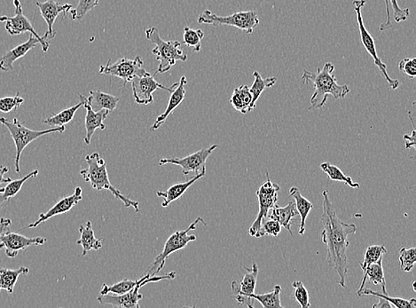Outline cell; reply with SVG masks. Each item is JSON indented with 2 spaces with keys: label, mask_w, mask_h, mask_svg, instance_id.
Segmentation results:
<instances>
[{
  "label": "cell",
  "mask_w": 416,
  "mask_h": 308,
  "mask_svg": "<svg viewBox=\"0 0 416 308\" xmlns=\"http://www.w3.org/2000/svg\"><path fill=\"white\" fill-rule=\"evenodd\" d=\"M322 196V240L327 248V262L329 267L339 274V280L337 284L341 287L346 288V277L348 272V264H347V248L350 244L348 237L350 235L355 234L357 227L355 224L341 221L337 216L335 207L330 201L327 190H324Z\"/></svg>",
  "instance_id": "1"
},
{
  "label": "cell",
  "mask_w": 416,
  "mask_h": 308,
  "mask_svg": "<svg viewBox=\"0 0 416 308\" xmlns=\"http://www.w3.org/2000/svg\"><path fill=\"white\" fill-rule=\"evenodd\" d=\"M335 66L332 62H326L322 68H318L315 72L303 71V84L313 85L314 93L311 97V107L309 110L322 109L325 106L329 95L334 99H343L350 93V88L347 85L337 83L336 78L333 74Z\"/></svg>",
  "instance_id": "2"
},
{
  "label": "cell",
  "mask_w": 416,
  "mask_h": 308,
  "mask_svg": "<svg viewBox=\"0 0 416 308\" xmlns=\"http://www.w3.org/2000/svg\"><path fill=\"white\" fill-rule=\"evenodd\" d=\"M85 161L87 163V168L82 170L80 175L85 182L90 183L91 188L99 191L109 190L114 198L124 203L126 208L133 207L136 212H140L139 202L126 198L111 184L107 163L99 153L94 152L85 156Z\"/></svg>",
  "instance_id": "3"
},
{
  "label": "cell",
  "mask_w": 416,
  "mask_h": 308,
  "mask_svg": "<svg viewBox=\"0 0 416 308\" xmlns=\"http://www.w3.org/2000/svg\"><path fill=\"white\" fill-rule=\"evenodd\" d=\"M146 38L156 45L152 54L159 61V66L155 74L166 73L175 66L177 61H188V55L182 50L181 43L178 41H163L156 27L146 29Z\"/></svg>",
  "instance_id": "4"
},
{
  "label": "cell",
  "mask_w": 416,
  "mask_h": 308,
  "mask_svg": "<svg viewBox=\"0 0 416 308\" xmlns=\"http://www.w3.org/2000/svg\"><path fill=\"white\" fill-rule=\"evenodd\" d=\"M0 123L6 126L9 131L10 134L14 140L16 147L15 155V172L19 173L21 172V167H20V161H21V156L25 147L29 145L35 140L38 139L47 134L54 133H64L65 126L52 127L51 129L35 131L29 129L24 124L20 122L17 119H14L12 121L5 119V117H0Z\"/></svg>",
  "instance_id": "5"
},
{
  "label": "cell",
  "mask_w": 416,
  "mask_h": 308,
  "mask_svg": "<svg viewBox=\"0 0 416 308\" xmlns=\"http://www.w3.org/2000/svg\"><path fill=\"white\" fill-rule=\"evenodd\" d=\"M199 223H202L205 226H207L205 219L202 217H198L194 222L185 230L176 231L174 234L170 235L165 242V247H163L161 254L157 255L151 265H150L147 273L154 275H157L165 267V262L170 255L175 254V252L181 251L188 247L189 242L196 240L195 235H189V232L195 230L196 227Z\"/></svg>",
  "instance_id": "6"
},
{
  "label": "cell",
  "mask_w": 416,
  "mask_h": 308,
  "mask_svg": "<svg viewBox=\"0 0 416 308\" xmlns=\"http://www.w3.org/2000/svg\"><path fill=\"white\" fill-rule=\"evenodd\" d=\"M199 24L214 26H232L247 34H253L254 29L260 24L257 12L242 11L228 16H218L213 14L211 10H205L198 17Z\"/></svg>",
  "instance_id": "7"
},
{
  "label": "cell",
  "mask_w": 416,
  "mask_h": 308,
  "mask_svg": "<svg viewBox=\"0 0 416 308\" xmlns=\"http://www.w3.org/2000/svg\"><path fill=\"white\" fill-rule=\"evenodd\" d=\"M366 0H353V6H355V11L356 13L357 22H358V28L360 36V41L364 47L365 50L370 57H372L373 61L376 67L378 68L380 72L382 75V77L385 78V80L388 82L389 86L391 87L392 89H398L401 83L398 80H393L389 76L387 72V66L381 60V58L378 57V51H376V42L374 38L372 37L371 34H369L368 29H366L364 24V21L362 18V8L366 5Z\"/></svg>",
  "instance_id": "8"
},
{
  "label": "cell",
  "mask_w": 416,
  "mask_h": 308,
  "mask_svg": "<svg viewBox=\"0 0 416 308\" xmlns=\"http://www.w3.org/2000/svg\"><path fill=\"white\" fill-rule=\"evenodd\" d=\"M176 273L174 271L165 275H154V277H147L142 283L136 285L132 291L122 295L107 294L105 296H100L97 300L101 305H110L113 307L119 308H140V301L143 299V295L140 293V290L149 283H156L163 280H174Z\"/></svg>",
  "instance_id": "9"
},
{
  "label": "cell",
  "mask_w": 416,
  "mask_h": 308,
  "mask_svg": "<svg viewBox=\"0 0 416 308\" xmlns=\"http://www.w3.org/2000/svg\"><path fill=\"white\" fill-rule=\"evenodd\" d=\"M267 180L255 192L260 203V210L257 218H255L251 227L248 229V234L251 237L260 238V230L262 222L265 219L268 218L270 210L277 204L278 192L280 191V186L277 183L272 182L269 175L267 173Z\"/></svg>",
  "instance_id": "10"
},
{
  "label": "cell",
  "mask_w": 416,
  "mask_h": 308,
  "mask_svg": "<svg viewBox=\"0 0 416 308\" xmlns=\"http://www.w3.org/2000/svg\"><path fill=\"white\" fill-rule=\"evenodd\" d=\"M14 5L15 8V15L13 17L2 15L0 16V22H4L6 31L11 36H17L24 34H29L34 35L39 41V44L42 45V50L44 52L48 51L50 47V43L48 42V34H45L41 37L37 32H36L34 25L29 22V20L26 17L22 11V6L20 0H14Z\"/></svg>",
  "instance_id": "11"
},
{
  "label": "cell",
  "mask_w": 416,
  "mask_h": 308,
  "mask_svg": "<svg viewBox=\"0 0 416 308\" xmlns=\"http://www.w3.org/2000/svg\"><path fill=\"white\" fill-rule=\"evenodd\" d=\"M100 73L119 78L126 85L137 77L146 76L149 72L144 68L142 57H137L133 60L122 58L114 64H111V60H109L106 65H101Z\"/></svg>",
  "instance_id": "12"
},
{
  "label": "cell",
  "mask_w": 416,
  "mask_h": 308,
  "mask_svg": "<svg viewBox=\"0 0 416 308\" xmlns=\"http://www.w3.org/2000/svg\"><path fill=\"white\" fill-rule=\"evenodd\" d=\"M217 144H214L207 149H202L198 150L191 155L182 157H172V159H163L160 160L159 166H163L165 165H173L180 166L182 168V173L185 176H188L190 173H194L195 175H198L202 170L206 169V161L208 157L211 155V153L217 149Z\"/></svg>",
  "instance_id": "13"
},
{
  "label": "cell",
  "mask_w": 416,
  "mask_h": 308,
  "mask_svg": "<svg viewBox=\"0 0 416 308\" xmlns=\"http://www.w3.org/2000/svg\"><path fill=\"white\" fill-rule=\"evenodd\" d=\"M132 88L134 100L135 103L140 105H147L154 103L153 94L157 89L172 93L178 86L179 83L173 84L172 86L165 87L156 80L155 77L149 73L146 76L137 77L132 81Z\"/></svg>",
  "instance_id": "14"
},
{
  "label": "cell",
  "mask_w": 416,
  "mask_h": 308,
  "mask_svg": "<svg viewBox=\"0 0 416 308\" xmlns=\"http://www.w3.org/2000/svg\"><path fill=\"white\" fill-rule=\"evenodd\" d=\"M47 242V239L45 237L31 238L8 230L0 235V249H5L6 257L15 258L20 251H25L31 247H39Z\"/></svg>",
  "instance_id": "15"
},
{
  "label": "cell",
  "mask_w": 416,
  "mask_h": 308,
  "mask_svg": "<svg viewBox=\"0 0 416 308\" xmlns=\"http://www.w3.org/2000/svg\"><path fill=\"white\" fill-rule=\"evenodd\" d=\"M246 273L239 284L237 281H232L231 287L232 293L235 294V300L242 306L247 307H254V300L251 296L255 293V286H257L258 267V265L254 263L251 268L245 267Z\"/></svg>",
  "instance_id": "16"
},
{
  "label": "cell",
  "mask_w": 416,
  "mask_h": 308,
  "mask_svg": "<svg viewBox=\"0 0 416 308\" xmlns=\"http://www.w3.org/2000/svg\"><path fill=\"white\" fill-rule=\"evenodd\" d=\"M80 101H83V107L87 110V116H85L84 126H85V134L84 143L87 145H90L91 138H93L95 131L101 129L104 131L106 129L105 126L104 120L109 117L110 110H101L99 111H95L91 109L89 101L87 97H84V95H80Z\"/></svg>",
  "instance_id": "17"
},
{
  "label": "cell",
  "mask_w": 416,
  "mask_h": 308,
  "mask_svg": "<svg viewBox=\"0 0 416 308\" xmlns=\"http://www.w3.org/2000/svg\"><path fill=\"white\" fill-rule=\"evenodd\" d=\"M82 199H83V190H82L80 186H77L73 195L61 199L60 201L52 206L49 211L45 212V214L39 215L38 221L31 223V224L28 225L27 228H37L38 226L42 224V223H45L48 221V219L55 217V216L67 214V212L71 211V210L73 209Z\"/></svg>",
  "instance_id": "18"
},
{
  "label": "cell",
  "mask_w": 416,
  "mask_h": 308,
  "mask_svg": "<svg viewBox=\"0 0 416 308\" xmlns=\"http://www.w3.org/2000/svg\"><path fill=\"white\" fill-rule=\"evenodd\" d=\"M36 6L40 11L42 17L47 22L48 39H54L57 36V31L54 29L55 21L61 14L64 15V17H65L68 13L70 12L72 5L61 4L54 0H47L45 2L37 1Z\"/></svg>",
  "instance_id": "19"
},
{
  "label": "cell",
  "mask_w": 416,
  "mask_h": 308,
  "mask_svg": "<svg viewBox=\"0 0 416 308\" xmlns=\"http://www.w3.org/2000/svg\"><path fill=\"white\" fill-rule=\"evenodd\" d=\"M188 85V80L185 76L181 77L179 82L178 86L176 87L175 89L170 93V97L167 105L165 112L157 117L156 120L154 122L150 131L151 132H156L160 127L165 123V121L168 117L174 112L177 108L181 105L182 101H184L186 97V86Z\"/></svg>",
  "instance_id": "20"
},
{
  "label": "cell",
  "mask_w": 416,
  "mask_h": 308,
  "mask_svg": "<svg viewBox=\"0 0 416 308\" xmlns=\"http://www.w3.org/2000/svg\"><path fill=\"white\" fill-rule=\"evenodd\" d=\"M39 41L34 35H29L27 41L24 42L17 47L6 52L1 58H0V71L8 72L13 70L14 64L20 58L24 57L31 49L37 47Z\"/></svg>",
  "instance_id": "21"
},
{
  "label": "cell",
  "mask_w": 416,
  "mask_h": 308,
  "mask_svg": "<svg viewBox=\"0 0 416 308\" xmlns=\"http://www.w3.org/2000/svg\"><path fill=\"white\" fill-rule=\"evenodd\" d=\"M206 175V169L202 170L198 175H195L192 179L186 180V182L177 183L175 185L170 186L165 191H157L156 195L158 198L163 199L162 206L163 208L168 207L172 203L181 198L186 194L190 186L194 185L198 180L204 178Z\"/></svg>",
  "instance_id": "22"
},
{
  "label": "cell",
  "mask_w": 416,
  "mask_h": 308,
  "mask_svg": "<svg viewBox=\"0 0 416 308\" xmlns=\"http://www.w3.org/2000/svg\"><path fill=\"white\" fill-rule=\"evenodd\" d=\"M299 214H298L296 205L294 201L289 202L284 207H280L279 205H275L273 208L270 210L268 218L274 219L280 223L281 226L286 229L290 233V235H293L292 230H291V226L293 225L295 219H296Z\"/></svg>",
  "instance_id": "23"
},
{
  "label": "cell",
  "mask_w": 416,
  "mask_h": 308,
  "mask_svg": "<svg viewBox=\"0 0 416 308\" xmlns=\"http://www.w3.org/2000/svg\"><path fill=\"white\" fill-rule=\"evenodd\" d=\"M80 238L77 241V244L83 248L82 256H85L91 251H99L103 248L104 239H97L95 237L93 224L90 221L85 226H80Z\"/></svg>",
  "instance_id": "24"
},
{
  "label": "cell",
  "mask_w": 416,
  "mask_h": 308,
  "mask_svg": "<svg viewBox=\"0 0 416 308\" xmlns=\"http://www.w3.org/2000/svg\"><path fill=\"white\" fill-rule=\"evenodd\" d=\"M290 198H293L295 200V205L298 212V214L300 216V225L299 229H298V234L304 235L306 232V221L309 215L310 212L313 209V205L312 203L304 198L299 191V189L296 186H292L290 190Z\"/></svg>",
  "instance_id": "25"
},
{
  "label": "cell",
  "mask_w": 416,
  "mask_h": 308,
  "mask_svg": "<svg viewBox=\"0 0 416 308\" xmlns=\"http://www.w3.org/2000/svg\"><path fill=\"white\" fill-rule=\"evenodd\" d=\"M91 109L95 111L107 110L113 111L117 109L119 103V98L112 94L103 93L100 90L90 91V96L87 97Z\"/></svg>",
  "instance_id": "26"
},
{
  "label": "cell",
  "mask_w": 416,
  "mask_h": 308,
  "mask_svg": "<svg viewBox=\"0 0 416 308\" xmlns=\"http://www.w3.org/2000/svg\"><path fill=\"white\" fill-rule=\"evenodd\" d=\"M254 82L250 87V91L252 95V100L248 111H252L255 109L258 99H260L261 94L267 88L274 87L277 82V78L271 77L263 78L261 77L260 72H253Z\"/></svg>",
  "instance_id": "27"
},
{
  "label": "cell",
  "mask_w": 416,
  "mask_h": 308,
  "mask_svg": "<svg viewBox=\"0 0 416 308\" xmlns=\"http://www.w3.org/2000/svg\"><path fill=\"white\" fill-rule=\"evenodd\" d=\"M29 268L21 267L18 270H8L3 268L0 270V291H6L9 294L14 293V289L19 277L22 274H28Z\"/></svg>",
  "instance_id": "28"
},
{
  "label": "cell",
  "mask_w": 416,
  "mask_h": 308,
  "mask_svg": "<svg viewBox=\"0 0 416 308\" xmlns=\"http://www.w3.org/2000/svg\"><path fill=\"white\" fill-rule=\"evenodd\" d=\"M251 100L252 95L250 87L246 85H242V86L235 88L234 90L230 99V104L239 112L247 114L250 112L248 110H250Z\"/></svg>",
  "instance_id": "29"
},
{
  "label": "cell",
  "mask_w": 416,
  "mask_h": 308,
  "mask_svg": "<svg viewBox=\"0 0 416 308\" xmlns=\"http://www.w3.org/2000/svg\"><path fill=\"white\" fill-rule=\"evenodd\" d=\"M364 275H363L362 284H360L359 290L357 291V296H359L360 293L364 289L366 279H369L370 283L375 285H386L385 277V271H383L382 262L379 261L376 263H373L366 267L364 270Z\"/></svg>",
  "instance_id": "30"
},
{
  "label": "cell",
  "mask_w": 416,
  "mask_h": 308,
  "mask_svg": "<svg viewBox=\"0 0 416 308\" xmlns=\"http://www.w3.org/2000/svg\"><path fill=\"white\" fill-rule=\"evenodd\" d=\"M38 175V170H34L31 173H29L28 175L22 177V179L11 180L8 183V185L3 188V191L0 193V211L3 207V205H5V203L8 202L9 200H11L13 198H15L16 195L18 194L24 186V183L27 182L28 179L31 178H35Z\"/></svg>",
  "instance_id": "31"
},
{
  "label": "cell",
  "mask_w": 416,
  "mask_h": 308,
  "mask_svg": "<svg viewBox=\"0 0 416 308\" xmlns=\"http://www.w3.org/2000/svg\"><path fill=\"white\" fill-rule=\"evenodd\" d=\"M386 8V21L380 25V31H385L386 29L392 27L391 11H389V4L391 3L393 9V19L396 22H405L408 19L410 11L409 8H401L398 4V0H385Z\"/></svg>",
  "instance_id": "32"
},
{
  "label": "cell",
  "mask_w": 416,
  "mask_h": 308,
  "mask_svg": "<svg viewBox=\"0 0 416 308\" xmlns=\"http://www.w3.org/2000/svg\"><path fill=\"white\" fill-rule=\"evenodd\" d=\"M149 277H151V274L147 273L142 278H140L139 280L136 281L124 279L119 281V283L113 285H107L106 284H104L100 291V295L101 296H105V295L107 294L122 295L126 293L128 291H132L136 285L142 283L143 280L147 279V278Z\"/></svg>",
  "instance_id": "33"
},
{
  "label": "cell",
  "mask_w": 416,
  "mask_h": 308,
  "mask_svg": "<svg viewBox=\"0 0 416 308\" xmlns=\"http://www.w3.org/2000/svg\"><path fill=\"white\" fill-rule=\"evenodd\" d=\"M83 101H80V103L75 105V106L68 108V109L64 110L57 115L48 117L47 119L43 120V123L48 124L51 127L65 126L73 120L75 114L81 107H83Z\"/></svg>",
  "instance_id": "34"
},
{
  "label": "cell",
  "mask_w": 416,
  "mask_h": 308,
  "mask_svg": "<svg viewBox=\"0 0 416 308\" xmlns=\"http://www.w3.org/2000/svg\"><path fill=\"white\" fill-rule=\"evenodd\" d=\"M281 287L280 285H275L274 289L271 293L264 294H252L251 298L258 301L264 308H284L281 303Z\"/></svg>",
  "instance_id": "35"
},
{
  "label": "cell",
  "mask_w": 416,
  "mask_h": 308,
  "mask_svg": "<svg viewBox=\"0 0 416 308\" xmlns=\"http://www.w3.org/2000/svg\"><path fill=\"white\" fill-rule=\"evenodd\" d=\"M320 169L323 173H325L329 179L334 180V182H343L352 189H359V183L352 182V179L349 176H346L339 167L332 165L329 162H324L320 163Z\"/></svg>",
  "instance_id": "36"
},
{
  "label": "cell",
  "mask_w": 416,
  "mask_h": 308,
  "mask_svg": "<svg viewBox=\"0 0 416 308\" xmlns=\"http://www.w3.org/2000/svg\"><path fill=\"white\" fill-rule=\"evenodd\" d=\"M362 296H374L376 298H382L387 300L388 302L392 305L393 307L398 308H415L416 307V300H405L401 299V298H392L388 296L387 291L386 293H378L371 289H363L360 293L359 298Z\"/></svg>",
  "instance_id": "37"
},
{
  "label": "cell",
  "mask_w": 416,
  "mask_h": 308,
  "mask_svg": "<svg viewBox=\"0 0 416 308\" xmlns=\"http://www.w3.org/2000/svg\"><path fill=\"white\" fill-rule=\"evenodd\" d=\"M205 37L204 31L202 29H194L189 27L184 29L183 41L186 47H191L195 52L202 50V41Z\"/></svg>",
  "instance_id": "38"
},
{
  "label": "cell",
  "mask_w": 416,
  "mask_h": 308,
  "mask_svg": "<svg viewBox=\"0 0 416 308\" xmlns=\"http://www.w3.org/2000/svg\"><path fill=\"white\" fill-rule=\"evenodd\" d=\"M385 254H387V250H386L385 245H370L366 248L364 261L359 263L360 267L362 270H364L369 265L376 263L379 261H382V256Z\"/></svg>",
  "instance_id": "39"
},
{
  "label": "cell",
  "mask_w": 416,
  "mask_h": 308,
  "mask_svg": "<svg viewBox=\"0 0 416 308\" xmlns=\"http://www.w3.org/2000/svg\"><path fill=\"white\" fill-rule=\"evenodd\" d=\"M99 3L100 0H80L76 8L70 10L72 21H82Z\"/></svg>",
  "instance_id": "40"
},
{
  "label": "cell",
  "mask_w": 416,
  "mask_h": 308,
  "mask_svg": "<svg viewBox=\"0 0 416 308\" xmlns=\"http://www.w3.org/2000/svg\"><path fill=\"white\" fill-rule=\"evenodd\" d=\"M292 287L294 299L300 305L301 307L309 308L311 307L309 293L303 281H294Z\"/></svg>",
  "instance_id": "41"
},
{
  "label": "cell",
  "mask_w": 416,
  "mask_h": 308,
  "mask_svg": "<svg viewBox=\"0 0 416 308\" xmlns=\"http://www.w3.org/2000/svg\"><path fill=\"white\" fill-rule=\"evenodd\" d=\"M399 262L403 272H407V273L410 272L416 262L415 248H401L399 251Z\"/></svg>",
  "instance_id": "42"
},
{
  "label": "cell",
  "mask_w": 416,
  "mask_h": 308,
  "mask_svg": "<svg viewBox=\"0 0 416 308\" xmlns=\"http://www.w3.org/2000/svg\"><path fill=\"white\" fill-rule=\"evenodd\" d=\"M24 103V98L17 93L14 97H4L0 99V111L3 113H9L13 110H17Z\"/></svg>",
  "instance_id": "43"
},
{
  "label": "cell",
  "mask_w": 416,
  "mask_h": 308,
  "mask_svg": "<svg viewBox=\"0 0 416 308\" xmlns=\"http://www.w3.org/2000/svg\"><path fill=\"white\" fill-rule=\"evenodd\" d=\"M281 230V226L279 222L271 219L270 221H264L262 222L260 230V238L265 237V235H271V237H277Z\"/></svg>",
  "instance_id": "44"
},
{
  "label": "cell",
  "mask_w": 416,
  "mask_h": 308,
  "mask_svg": "<svg viewBox=\"0 0 416 308\" xmlns=\"http://www.w3.org/2000/svg\"><path fill=\"white\" fill-rule=\"evenodd\" d=\"M399 70L409 78L416 76V58H404L399 62Z\"/></svg>",
  "instance_id": "45"
},
{
  "label": "cell",
  "mask_w": 416,
  "mask_h": 308,
  "mask_svg": "<svg viewBox=\"0 0 416 308\" xmlns=\"http://www.w3.org/2000/svg\"><path fill=\"white\" fill-rule=\"evenodd\" d=\"M408 117H409V120L411 121V124L413 126V131H412L411 134H405V135L403 136V139H404V140H405L406 149H411V147H412V149H415V145H416V142H415L416 130H415L414 120H413V119H412L410 110L408 111Z\"/></svg>",
  "instance_id": "46"
},
{
  "label": "cell",
  "mask_w": 416,
  "mask_h": 308,
  "mask_svg": "<svg viewBox=\"0 0 416 308\" xmlns=\"http://www.w3.org/2000/svg\"><path fill=\"white\" fill-rule=\"evenodd\" d=\"M12 221L8 218H1L0 219V235L3 234V233L9 230V228L11 227ZM1 270V267H0Z\"/></svg>",
  "instance_id": "47"
},
{
  "label": "cell",
  "mask_w": 416,
  "mask_h": 308,
  "mask_svg": "<svg viewBox=\"0 0 416 308\" xmlns=\"http://www.w3.org/2000/svg\"><path fill=\"white\" fill-rule=\"evenodd\" d=\"M9 171V169L8 168V167L6 166H0V185L3 184V183H8L9 182H11V179L8 178L6 179L5 178V175L6 173H8Z\"/></svg>",
  "instance_id": "48"
},
{
  "label": "cell",
  "mask_w": 416,
  "mask_h": 308,
  "mask_svg": "<svg viewBox=\"0 0 416 308\" xmlns=\"http://www.w3.org/2000/svg\"><path fill=\"white\" fill-rule=\"evenodd\" d=\"M379 300L378 302L376 304L373 305V308H392V305L388 302L387 300L385 299H382V298H378Z\"/></svg>",
  "instance_id": "49"
}]
</instances>
